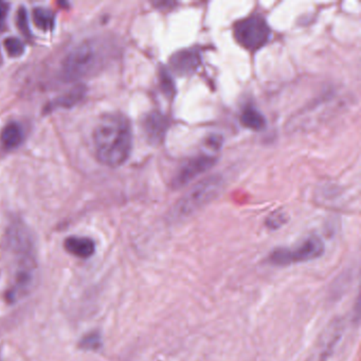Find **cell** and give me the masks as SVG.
Segmentation results:
<instances>
[{
	"label": "cell",
	"mask_w": 361,
	"mask_h": 361,
	"mask_svg": "<svg viewBox=\"0 0 361 361\" xmlns=\"http://www.w3.org/2000/svg\"><path fill=\"white\" fill-rule=\"evenodd\" d=\"M4 250L10 269L6 299L13 303L30 291L37 276L35 244L24 224L20 221L10 224L4 238Z\"/></svg>",
	"instance_id": "6da1fadb"
},
{
	"label": "cell",
	"mask_w": 361,
	"mask_h": 361,
	"mask_svg": "<svg viewBox=\"0 0 361 361\" xmlns=\"http://www.w3.org/2000/svg\"><path fill=\"white\" fill-rule=\"evenodd\" d=\"M94 149L101 164L111 168L122 166L133 149L130 121L120 113L103 115L94 130Z\"/></svg>",
	"instance_id": "7a4b0ae2"
},
{
	"label": "cell",
	"mask_w": 361,
	"mask_h": 361,
	"mask_svg": "<svg viewBox=\"0 0 361 361\" xmlns=\"http://www.w3.org/2000/svg\"><path fill=\"white\" fill-rule=\"evenodd\" d=\"M102 48L94 41H85L68 52L62 63L65 81L75 82L92 77L102 68Z\"/></svg>",
	"instance_id": "3957f363"
},
{
	"label": "cell",
	"mask_w": 361,
	"mask_h": 361,
	"mask_svg": "<svg viewBox=\"0 0 361 361\" xmlns=\"http://www.w3.org/2000/svg\"><path fill=\"white\" fill-rule=\"evenodd\" d=\"M224 188L221 175H212L194 185L176 204L172 211L174 219H183L204 208L219 196Z\"/></svg>",
	"instance_id": "277c9868"
},
{
	"label": "cell",
	"mask_w": 361,
	"mask_h": 361,
	"mask_svg": "<svg viewBox=\"0 0 361 361\" xmlns=\"http://www.w3.org/2000/svg\"><path fill=\"white\" fill-rule=\"evenodd\" d=\"M325 251L324 243L318 236L312 235L293 248H276L267 257L268 264L278 267L295 265L314 261L322 257Z\"/></svg>",
	"instance_id": "5b68a950"
},
{
	"label": "cell",
	"mask_w": 361,
	"mask_h": 361,
	"mask_svg": "<svg viewBox=\"0 0 361 361\" xmlns=\"http://www.w3.org/2000/svg\"><path fill=\"white\" fill-rule=\"evenodd\" d=\"M233 35L236 43L244 49L255 52L267 45L271 37V30L263 16L252 14L235 23Z\"/></svg>",
	"instance_id": "8992f818"
},
{
	"label": "cell",
	"mask_w": 361,
	"mask_h": 361,
	"mask_svg": "<svg viewBox=\"0 0 361 361\" xmlns=\"http://www.w3.org/2000/svg\"><path fill=\"white\" fill-rule=\"evenodd\" d=\"M343 331L344 323L342 319H334L319 336L307 361L329 360L341 339Z\"/></svg>",
	"instance_id": "52a82bcc"
},
{
	"label": "cell",
	"mask_w": 361,
	"mask_h": 361,
	"mask_svg": "<svg viewBox=\"0 0 361 361\" xmlns=\"http://www.w3.org/2000/svg\"><path fill=\"white\" fill-rule=\"evenodd\" d=\"M215 164H216V158L212 157V156L200 155L192 158L191 160L183 164L177 174L175 175L174 179H173V187L175 189L185 187L194 178L210 170Z\"/></svg>",
	"instance_id": "ba28073f"
},
{
	"label": "cell",
	"mask_w": 361,
	"mask_h": 361,
	"mask_svg": "<svg viewBox=\"0 0 361 361\" xmlns=\"http://www.w3.org/2000/svg\"><path fill=\"white\" fill-rule=\"evenodd\" d=\"M169 128L170 122L168 117L160 111H151L142 119L143 134L152 145H160L164 142Z\"/></svg>",
	"instance_id": "9c48e42d"
},
{
	"label": "cell",
	"mask_w": 361,
	"mask_h": 361,
	"mask_svg": "<svg viewBox=\"0 0 361 361\" xmlns=\"http://www.w3.org/2000/svg\"><path fill=\"white\" fill-rule=\"evenodd\" d=\"M200 52L195 49H185L173 54L170 60L171 68L179 77L193 75L200 66Z\"/></svg>",
	"instance_id": "30bf717a"
},
{
	"label": "cell",
	"mask_w": 361,
	"mask_h": 361,
	"mask_svg": "<svg viewBox=\"0 0 361 361\" xmlns=\"http://www.w3.org/2000/svg\"><path fill=\"white\" fill-rule=\"evenodd\" d=\"M24 140V128L18 122H9L0 132V145L6 151L18 149L20 145H22Z\"/></svg>",
	"instance_id": "8fae6325"
},
{
	"label": "cell",
	"mask_w": 361,
	"mask_h": 361,
	"mask_svg": "<svg viewBox=\"0 0 361 361\" xmlns=\"http://www.w3.org/2000/svg\"><path fill=\"white\" fill-rule=\"evenodd\" d=\"M64 247L71 255L80 259H88L92 257L96 251V244L94 240L84 236H71L66 238Z\"/></svg>",
	"instance_id": "7c38bea8"
},
{
	"label": "cell",
	"mask_w": 361,
	"mask_h": 361,
	"mask_svg": "<svg viewBox=\"0 0 361 361\" xmlns=\"http://www.w3.org/2000/svg\"><path fill=\"white\" fill-rule=\"evenodd\" d=\"M240 122L245 128L252 130H262L265 128L266 119L259 109L249 104L243 109Z\"/></svg>",
	"instance_id": "4fadbf2b"
},
{
	"label": "cell",
	"mask_w": 361,
	"mask_h": 361,
	"mask_svg": "<svg viewBox=\"0 0 361 361\" xmlns=\"http://www.w3.org/2000/svg\"><path fill=\"white\" fill-rule=\"evenodd\" d=\"M85 88L82 86H77V87L73 88L71 92H67L66 94L59 97L56 100L52 101L50 103L49 106L46 109V111H52L56 109H69L73 107V105L79 103L83 99L84 94H85Z\"/></svg>",
	"instance_id": "5bb4252c"
},
{
	"label": "cell",
	"mask_w": 361,
	"mask_h": 361,
	"mask_svg": "<svg viewBox=\"0 0 361 361\" xmlns=\"http://www.w3.org/2000/svg\"><path fill=\"white\" fill-rule=\"evenodd\" d=\"M33 22L39 30L51 31L56 25V16L48 8L37 7L32 12Z\"/></svg>",
	"instance_id": "9a60e30c"
},
{
	"label": "cell",
	"mask_w": 361,
	"mask_h": 361,
	"mask_svg": "<svg viewBox=\"0 0 361 361\" xmlns=\"http://www.w3.org/2000/svg\"><path fill=\"white\" fill-rule=\"evenodd\" d=\"M6 51L12 58H18L25 52V44L16 37H8L4 41Z\"/></svg>",
	"instance_id": "2e32d148"
},
{
	"label": "cell",
	"mask_w": 361,
	"mask_h": 361,
	"mask_svg": "<svg viewBox=\"0 0 361 361\" xmlns=\"http://www.w3.org/2000/svg\"><path fill=\"white\" fill-rule=\"evenodd\" d=\"M160 86H161L162 92L168 97H173L176 92L175 90L174 82L171 78L170 73L166 69L160 71Z\"/></svg>",
	"instance_id": "e0dca14e"
},
{
	"label": "cell",
	"mask_w": 361,
	"mask_h": 361,
	"mask_svg": "<svg viewBox=\"0 0 361 361\" xmlns=\"http://www.w3.org/2000/svg\"><path fill=\"white\" fill-rule=\"evenodd\" d=\"M101 344H102V341H101V337L98 335V334H88L86 335L83 339L80 342V346H81L83 350H96L100 348Z\"/></svg>",
	"instance_id": "ac0fdd59"
},
{
	"label": "cell",
	"mask_w": 361,
	"mask_h": 361,
	"mask_svg": "<svg viewBox=\"0 0 361 361\" xmlns=\"http://www.w3.org/2000/svg\"><path fill=\"white\" fill-rule=\"evenodd\" d=\"M16 23H18V28L25 35H31L28 24V16H27L26 10L24 8L18 10V14H16Z\"/></svg>",
	"instance_id": "d6986e66"
},
{
	"label": "cell",
	"mask_w": 361,
	"mask_h": 361,
	"mask_svg": "<svg viewBox=\"0 0 361 361\" xmlns=\"http://www.w3.org/2000/svg\"><path fill=\"white\" fill-rule=\"evenodd\" d=\"M285 221H286V217L284 213L276 212L268 217L267 226L270 229H278L281 226L284 225Z\"/></svg>",
	"instance_id": "ffe728a7"
},
{
	"label": "cell",
	"mask_w": 361,
	"mask_h": 361,
	"mask_svg": "<svg viewBox=\"0 0 361 361\" xmlns=\"http://www.w3.org/2000/svg\"><path fill=\"white\" fill-rule=\"evenodd\" d=\"M209 147H214L215 149H219L221 145V139L219 136L210 137L208 139Z\"/></svg>",
	"instance_id": "44dd1931"
},
{
	"label": "cell",
	"mask_w": 361,
	"mask_h": 361,
	"mask_svg": "<svg viewBox=\"0 0 361 361\" xmlns=\"http://www.w3.org/2000/svg\"><path fill=\"white\" fill-rule=\"evenodd\" d=\"M8 12V5L3 1H0V20H3L5 18L6 14Z\"/></svg>",
	"instance_id": "7402d4cb"
},
{
	"label": "cell",
	"mask_w": 361,
	"mask_h": 361,
	"mask_svg": "<svg viewBox=\"0 0 361 361\" xmlns=\"http://www.w3.org/2000/svg\"><path fill=\"white\" fill-rule=\"evenodd\" d=\"M0 63H1V54H0Z\"/></svg>",
	"instance_id": "603a6c76"
}]
</instances>
